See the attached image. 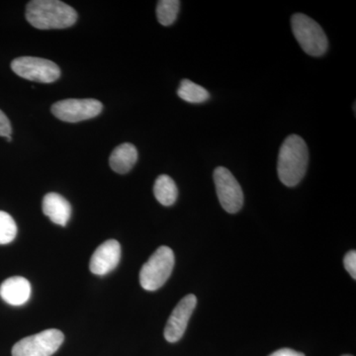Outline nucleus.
I'll return each mask as SVG.
<instances>
[{"label": "nucleus", "mask_w": 356, "mask_h": 356, "mask_svg": "<svg viewBox=\"0 0 356 356\" xmlns=\"http://www.w3.org/2000/svg\"><path fill=\"white\" fill-rule=\"evenodd\" d=\"M26 19L40 30L65 29L76 22L77 13L58 0H33L26 7Z\"/></svg>", "instance_id": "nucleus-1"}, {"label": "nucleus", "mask_w": 356, "mask_h": 356, "mask_svg": "<svg viewBox=\"0 0 356 356\" xmlns=\"http://www.w3.org/2000/svg\"><path fill=\"white\" fill-rule=\"evenodd\" d=\"M309 163V149L298 135L287 137L278 156V177L288 187L296 186L305 177Z\"/></svg>", "instance_id": "nucleus-2"}, {"label": "nucleus", "mask_w": 356, "mask_h": 356, "mask_svg": "<svg viewBox=\"0 0 356 356\" xmlns=\"http://www.w3.org/2000/svg\"><path fill=\"white\" fill-rule=\"evenodd\" d=\"M175 264L172 248L159 247L140 269V286L147 291H156L163 287L172 275Z\"/></svg>", "instance_id": "nucleus-3"}, {"label": "nucleus", "mask_w": 356, "mask_h": 356, "mask_svg": "<svg viewBox=\"0 0 356 356\" xmlns=\"http://www.w3.org/2000/svg\"><path fill=\"white\" fill-rule=\"evenodd\" d=\"M291 26L295 39L308 55L321 57L325 55L329 47L324 30L315 20L303 13L292 16Z\"/></svg>", "instance_id": "nucleus-4"}, {"label": "nucleus", "mask_w": 356, "mask_h": 356, "mask_svg": "<svg viewBox=\"0 0 356 356\" xmlns=\"http://www.w3.org/2000/svg\"><path fill=\"white\" fill-rule=\"evenodd\" d=\"M64 339V334L58 330H44L14 344L13 356H51L60 348Z\"/></svg>", "instance_id": "nucleus-5"}, {"label": "nucleus", "mask_w": 356, "mask_h": 356, "mask_svg": "<svg viewBox=\"0 0 356 356\" xmlns=\"http://www.w3.org/2000/svg\"><path fill=\"white\" fill-rule=\"evenodd\" d=\"M11 69L18 76L36 83H51L60 76V67L46 58H17L11 63Z\"/></svg>", "instance_id": "nucleus-6"}, {"label": "nucleus", "mask_w": 356, "mask_h": 356, "mask_svg": "<svg viewBox=\"0 0 356 356\" xmlns=\"http://www.w3.org/2000/svg\"><path fill=\"white\" fill-rule=\"evenodd\" d=\"M213 177L222 209L229 214L238 213L243 205V193L238 180L229 170L222 166L215 170Z\"/></svg>", "instance_id": "nucleus-7"}, {"label": "nucleus", "mask_w": 356, "mask_h": 356, "mask_svg": "<svg viewBox=\"0 0 356 356\" xmlns=\"http://www.w3.org/2000/svg\"><path fill=\"white\" fill-rule=\"evenodd\" d=\"M102 103L98 100L88 99H65L56 102L51 106V113L60 121L67 123L88 120L95 118L102 113Z\"/></svg>", "instance_id": "nucleus-8"}, {"label": "nucleus", "mask_w": 356, "mask_h": 356, "mask_svg": "<svg viewBox=\"0 0 356 356\" xmlns=\"http://www.w3.org/2000/svg\"><path fill=\"white\" fill-rule=\"evenodd\" d=\"M196 304L197 298L195 295L189 294L180 300L166 323L165 337L168 343H177L184 337Z\"/></svg>", "instance_id": "nucleus-9"}, {"label": "nucleus", "mask_w": 356, "mask_h": 356, "mask_svg": "<svg viewBox=\"0 0 356 356\" xmlns=\"http://www.w3.org/2000/svg\"><path fill=\"white\" fill-rule=\"evenodd\" d=\"M121 245L116 240H108L96 248L89 262V269L96 275H106L118 266Z\"/></svg>", "instance_id": "nucleus-10"}, {"label": "nucleus", "mask_w": 356, "mask_h": 356, "mask_svg": "<svg viewBox=\"0 0 356 356\" xmlns=\"http://www.w3.org/2000/svg\"><path fill=\"white\" fill-rule=\"evenodd\" d=\"M31 296V284L21 276H13L0 285V297L11 306H22Z\"/></svg>", "instance_id": "nucleus-11"}, {"label": "nucleus", "mask_w": 356, "mask_h": 356, "mask_svg": "<svg viewBox=\"0 0 356 356\" xmlns=\"http://www.w3.org/2000/svg\"><path fill=\"white\" fill-rule=\"evenodd\" d=\"M42 209L44 214L51 220L54 224L60 226H67L72 216V206L69 201L58 193H48L44 195Z\"/></svg>", "instance_id": "nucleus-12"}, {"label": "nucleus", "mask_w": 356, "mask_h": 356, "mask_svg": "<svg viewBox=\"0 0 356 356\" xmlns=\"http://www.w3.org/2000/svg\"><path fill=\"white\" fill-rule=\"evenodd\" d=\"M138 161V151L136 147L129 143L122 144L112 152L110 156V168L115 172L125 175L134 168Z\"/></svg>", "instance_id": "nucleus-13"}, {"label": "nucleus", "mask_w": 356, "mask_h": 356, "mask_svg": "<svg viewBox=\"0 0 356 356\" xmlns=\"http://www.w3.org/2000/svg\"><path fill=\"white\" fill-rule=\"evenodd\" d=\"M154 194L161 205L172 206L177 201L178 191L177 184L168 175H159L154 185Z\"/></svg>", "instance_id": "nucleus-14"}, {"label": "nucleus", "mask_w": 356, "mask_h": 356, "mask_svg": "<svg viewBox=\"0 0 356 356\" xmlns=\"http://www.w3.org/2000/svg\"><path fill=\"white\" fill-rule=\"evenodd\" d=\"M177 95L184 102L189 103H203L210 98L207 89L194 83L189 79H184L177 89Z\"/></svg>", "instance_id": "nucleus-15"}, {"label": "nucleus", "mask_w": 356, "mask_h": 356, "mask_svg": "<svg viewBox=\"0 0 356 356\" xmlns=\"http://www.w3.org/2000/svg\"><path fill=\"white\" fill-rule=\"evenodd\" d=\"M180 1L178 0H161L156 6V17L163 26H170L177 20L179 13Z\"/></svg>", "instance_id": "nucleus-16"}, {"label": "nucleus", "mask_w": 356, "mask_h": 356, "mask_svg": "<svg viewBox=\"0 0 356 356\" xmlns=\"http://www.w3.org/2000/svg\"><path fill=\"white\" fill-rule=\"evenodd\" d=\"M17 235V225L8 213L0 211V245L13 242Z\"/></svg>", "instance_id": "nucleus-17"}, {"label": "nucleus", "mask_w": 356, "mask_h": 356, "mask_svg": "<svg viewBox=\"0 0 356 356\" xmlns=\"http://www.w3.org/2000/svg\"><path fill=\"white\" fill-rule=\"evenodd\" d=\"M344 267L348 273L350 274L353 280H356V252L355 250H350L346 254L343 259Z\"/></svg>", "instance_id": "nucleus-18"}, {"label": "nucleus", "mask_w": 356, "mask_h": 356, "mask_svg": "<svg viewBox=\"0 0 356 356\" xmlns=\"http://www.w3.org/2000/svg\"><path fill=\"white\" fill-rule=\"evenodd\" d=\"M13 133V128H11L10 121L7 118L6 114L0 110V136L1 137H9Z\"/></svg>", "instance_id": "nucleus-19"}, {"label": "nucleus", "mask_w": 356, "mask_h": 356, "mask_svg": "<svg viewBox=\"0 0 356 356\" xmlns=\"http://www.w3.org/2000/svg\"><path fill=\"white\" fill-rule=\"evenodd\" d=\"M269 356H305L304 353L299 351L293 350L291 348H281L280 350L274 351Z\"/></svg>", "instance_id": "nucleus-20"}, {"label": "nucleus", "mask_w": 356, "mask_h": 356, "mask_svg": "<svg viewBox=\"0 0 356 356\" xmlns=\"http://www.w3.org/2000/svg\"><path fill=\"white\" fill-rule=\"evenodd\" d=\"M7 142H11L13 140V138H11V136H9V137L6 138Z\"/></svg>", "instance_id": "nucleus-21"}, {"label": "nucleus", "mask_w": 356, "mask_h": 356, "mask_svg": "<svg viewBox=\"0 0 356 356\" xmlns=\"http://www.w3.org/2000/svg\"><path fill=\"white\" fill-rule=\"evenodd\" d=\"M341 356H353V355H341Z\"/></svg>", "instance_id": "nucleus-22"}]
</instances>
